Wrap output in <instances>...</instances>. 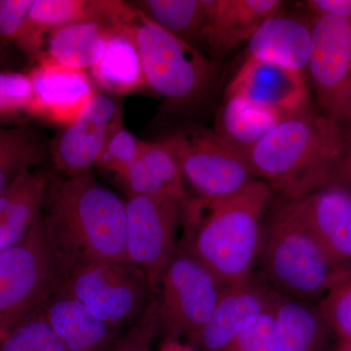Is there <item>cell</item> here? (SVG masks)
Returning <instances> with one entry per match:
<instances>
[{
    "label": "cell",
    "mask_w": 351,
    "mask_h": 351,
    "mask_svg": "<svg viewBox=\"0 0 351 351\" xmlns=\"http://www.w3.org/2000/svg\"><path fill=\"white\" fill-rule=\"evenodd\" d=\"M274 191L256 180L219 199L193 196L182 208L179 246L211 270L223 285L250 278L257 267Z\"/></svg>",
    "instance_id": "1"
},
{
    "label": "cell",
    "mask_w": 351,
    "mask_h": 351,
    "mask_svg": "<svg viewBox=\"0 0 351 351\" xmlns=\"http://www.w3.org/2000/svg\"><path fill=\"white\" fill-rule=\"evenodd\" d=\"M43 223L69 272L100 261H127L126 205L92 173L48 188Z\"/></svg>",
    "instance_id": "2"
},
{
    "label": "cell",
    "mask_w": 351,
    "mask_h": 351,
    "mask_svg": "<svg viewBox=\"0 0 351 351\" xmlns=\"http://www.w3.org/2000/svg\"><path fill=\"white\" fill-rule=\"evenodd\" d=\"M345 126L306 108L279 122L246 152L256 178L283 199H295L331 182Z\"/></svg>",
    "instance_id": "3"
},
{
    "label": "cell",
    "mask_w": 351,
    "mask_h": 351,
    "mask_svg": "<svg viewBox=\"0 0 351 351\" xmlns=\"http://www.w3.org/2000/svg\"><path fill=\"white\" fill-rule=\"evenodd\" d=\"M258 263L261 278L276 293L313 304L351 276V263L321 243L298 199H284L267 214Z\"/></svg>",
    "instance_id": "4"
},
{
    "label": "cell",
    "mask_w": 351,
    "mask_h": 351,
    "mask_svg": "<svg viewBox=\"0 0 351 351\" xmlns=\"http://www.w3.org/2000/svg\"><path fill=\"white\" fill-rule=\"evenodd\" d=\"M69 274L43 219L22 241L0 252V341L41 313Z\"/></svg>",
    "instance_id": "5"
},
{
    "label": "cell",
    "mask_w": 351,
    "mask_h": 351,
    "mask_svg": "<svg viewBox=\"0 0 351 351\" xmlns=\"http://www.w3.org/2000/svg\"><path fill=\"white\" fill-rule=\"evenodd\" d=\"M121 23L135 38L147 85L177 107L204 97L216 75L213 62L132 4Z\"/></svg>",
    "instance_id": "6"
},
{
    "label": "cell",
    "mask_w": 351,
    "mask_h": 351,
    "mask_svg": "<svg viewBox=\"0 0 351 351\" xmlns=\"http://www.w3.org/2000/svg\"><path fill=\"white\" fill-rule=\"evenodd\" d=\"M223 287L211 270L178 245L154 288L157 336L163 341H179L199 331Z\"/></svg>",
    "instance_id": "7"
},
{
    "label": "cell",
    "mask_w": 351,
    "mask_h": 351,
    "mask_svg": "<svg viewBox=\"0 0 351 351\" xmlns=\"http://www.w3.org/2000/svg\"><path fill=\"white\" fill-rule=\"evenodd\" d=\"M165 141L177 157L184 182L197 197H228L258 180L246 154L215 130L189 127L175 132Z\"/></svg>",
    "instance_id": "8"
},
{
    "label": "cell",
    "mask_w": 351,
    "mask_h": 351,
    "mask_svg": "<svg viewBox=\"0 0 351 351\" xmlns=\"http://www.w3.org/2000/svg\"><path fill=\"white\" fill-rule=\"evenodd\" d=\"M64 288L97 317L115 328L142 315L154 297L144 270L128 261H100L69 272Z\"/></svg>",
    "instance_id": "9"
},
{
    "label": "cell",
    "mask_w": 351,
    "mask_h": 351,
    "mask_svg": "<svg viewBox=\"0 0 351 351\" xmlns=\"http://www.w3.org/2000/svg\"><path fill=\"white\" fill-rule=\"evenodd\" d=\"M321 114L351 122V18L314 17L308 66Z\"/></svg>",
    "instance_id": "10"
},
{
    "label": "cell",
    "mask_w": 351,
    "mask_h": 351,
    "mask_svg": "<svg viewBox=\"0 0 351 351\" xmlns=\"http://www.w3.org/2000/svg\"><path fill=\"white\" fill-rule=\"evenodd\" d=\"M184 202L157 195L129 196L125 200L127 261L144 270L154 291L177 250Z\"/></svg>",
    "instance_id": "11"
},
{
    "label": "cell",
    "mask_w": 351,
    "mask_h": 351,
    "mask_svg": "<svg viewBox=\"0 0 351 351\" xmlns=\"http://www.w3.org/2000/svg\"><path fill=\"white\" fill-rule=\"evenodd\" d=\"M276 295L254 274L242 282L225 286L211 317L186 339V345L193 351H223L271 308Z\"/></svg>",
    "instance_id": "12"
},
{
    "label": "cell",
    "mask_w": 351,
    "mask_h": 351,
    "mask_svg": "<svg viewBox=\"0 0 351 351\" xmlns=\"http://www.w3.org/2000/svg\"><path fill=\"white\" fill-rule=\"evenodd\" d=\"M123 119L119 103L107 95L96 94L82 114L50 145L56 167L68 176L91 173L97 165L110 132Z\"/></svg>",
    "instance_id": "13"
},
{
    "label": "cell",
    "mask_w": 351,
    "mask_h": 351,
    "mask_svg": "<svg viewBox=\"0 0 351 351\" xmlns=\"http://www.w3.org/2000/svg\"><path fill=\"white\" fill-rule=\"evenodd\" d=\"M228 96L240 97L283 119L308 108L304 73L247 57L226 88Z\"/></svg>",
    "instance_id": "14"
},
{
    "label": "cell",
    "mask_w": 351,
    "mask_h": 351,
    "mask_svg": "<svg viewBox=\"0 0 351 351\" xmlns=\"http://www.w3.org/2000/svg\"><path fill=\"white\" fill-rule=\"evenodd\" d=\"M29 76L34 98L29 112L64 127L73 123L97 94L86 71L52 62H38Z\"/></svg>",
    "instance_id": "15"
},
{
    "label": "cell",
    "mask_w": 351,
    "mask_h": 351,
    "mask_svg": "<svg viewBox=\"0 0 351 351\" xmlns=\"http://www.w3.org/2000/svg\"><path fill=\"white\" fill-rule=\"evenodd\" d=\"M108 27L99 22L75 23L25 36L19 43L38 62L85 71L103 57Z\"/></svg>",
    "instance_id": "16"
},
{
    "label": "cell",
    "mask_w": 351,
    "mask_h": 351,
    "mask_svg": "<svg viewBox=\"0 0 351 351\" xmlns=\"http://www.w3.org/2000/svg\"><path fill=\"white\" fill-rule=\"evenodd\" d=\"M203 41L216 57H223L248 43L258 27L279 13V0H204Z\"/></svg>",
    "instance_id": "17"
},
{
    "label": "cell",
    "mask_w": 351,
    "mask_h": 351,
    "mask_svg": "<svg viewBox=\"0 0 351 351\" xmlns=\"http://www.w3.org/2000/svg\"><path fill=\"white\" fill-rule=\"evenodd\" d=\"M44 316L66 351H112L120 335L95 316L64 287L43 309Z\"/></svg>",
    "instance_id": "18"
},
{
    "label": "cell",
    "mask_w": 351,
    "mask_h": 351,
    "mask_svg": "<svg viewBox=\"0 0 351 351\" xmlns=\"http://www.w3.org/2000/svg\"><path fill=\"white\" fill-rule=\"evenodd\" d=\"M295 199L321 243L339 260L351 263V191L331 181Z\"/></svg>",
    "instance_id": "19"
},
{
    "label": "cell",
    "mask_w": 351,
    "mask_h": 351,
    "mask_svg": "<svg viewBox=\"0 0 351 351\" xmlns=\"http://www.w3.org/2000/svg\"><path fill=\"white\" fill-rule=\"evenodd\" d=\"M47 176L25 171L0 195V252L19 243L43 219Z\"/></svg>",
    "instance_id": "20"
},
{
    "label": "cell",
    "mask_w": 351,
    "mask_h": 351,
    "mask_svg": "<svg viewBox=\"0 0 351 351\" xmlns=\"http://www.w3.org/2000/svg\"><path fill=\"white\" fill-rule=\"evenodd\" d=\"M129 196H169L188 198L186 182L177 157L165 140L144 142L140 156L117 176Z\"/></svg>",
    "instance_id": "21"
},
{
    "label": "cell",
    "mask_w": 351,
    "mask_h": 351,
    "mask_svg": "<svg viewBox=\"0 0 351 351\" xmlns=\"http://www.w3.org/2000/svg\"><path fill=\"white\" fill-rule=\"evenodd\" d=\"M311 54V23L281 15L263 23L248 41V57L302 71Z\"/></svg>",
    "instance_id": "22"
},
{
    "label": "cell",
    "mask_w": 351,
    "mask_h": 351,
    "mask_svg": "<svg viewBox=\"0 0 351 351\" xmlns=\"http://www.w3.org/2000/svg\"><path fill=\"white\" fill-rule=\"evenodd\" d=\"M272 313L280 351H334L338 346L317 304L277 293Z\"/></svg>",
    "instance_id": "23"
},
{
    "label": "cell",
    "mask_w": 351,
    "mask_h": 351,
    "mask_svg": "<svg viewBox=\"0 0 351 351\" xmlns=\"http://www.w3.org/2000/svg\"><path fill=\"white\" fill-rule=\"evenodd\" d=\"M90 71L95 84L110 94L132 93L147 85L138 46L128 25L119 23L108 27L105 52Z\"/></svg>",
    "instance_id": "24"
},
{
    "label": "cell",
    "mask_w": 351,
    "mask_h": 351,
    "mask_svg": "<svg viewBox=\"0 0 351 351\" xmlns=\"http://www.w3.org/2000/svg\"><path fill=\"white\" fill-rule=\"evenodd\" d=\"M119 8V1L108 0H34L19 40L25 36L75 23L99 22L110 25Z\"/></svg>",
    "instance_id": "25"
},
{
    "label": "cell",
    "mask_w": 351,
    "mask_h": 351,
    "mask_svg": "<svg viewBox=\"0 0 351 351\" xmlns=\"http://www.w3.org/2000/svg\"><path fill=\"white\" fill-rule=\"evenodd\" d=\"M283 119L240 97L226 95L214 130L246 154Z\"/></svg>",
    "instance_id": "26"
},
{
    "label": "cell",
    "mask_w": 351,
    "mask_h": 351,
    "mask_svg": "<svg viewBox=\"0 0 351 351\" xmlns=\"http://www.w3.org/2000/svg\"><path fill=\"white\" fill-rule=\"evenodd\" d=\"M132 5L191 45L203 41L206 21L204 0H144Z\"/></svg>",
    "instance_id": "27"
},
{
    "label": "cell",
    "mask_w": 351,
    "mask_h": 351,
    "mask_svg": "<svg viewBox=\"0 0 351 351\" xmlns=\"http://www.w3.org/2000/svg\"><path fill=\"white\" fill-rule=\"evenodd\" d=\"M47 151L43 138L31 129L0 127V195L18 176L36 168Z\"/></svg>",
    "instance_id": "28"
},
{
    "label": "cell",
    "mask_w": 351,
    "mask_h": 351,
    "mask_svg": "<svg viewBox=\"0 0 351 351\" xmlns=\"http://www.w3.org/2000/svg\"><path fill=\"white\" fill-rule=\"evenodd\" d=\"M0 351H66L45 319L43 311L0 341Z\"/></svg>",
    "instance_id": "29"
},
{
    "label": "cell",
    "mask_w": 351,
    "mask_h": 351,
    "mask_svg": "<svg viewBox=\"0 0 351 351\" xmlns=\"http://www.w3.org/2000/svg\"><path fill=\"white\" fill-rule=\"evenodd\" d=\"M121 119L108 136L97 165L119 176L140 156L143 141L127 130Z\"/></svg>",
    "instance_id": "30"
},
{
    "label": "cell",
    "mask_w": 351,
    "mask_h": 351,
    "mask_svg": "<svg viewBox=\"0 0 351 351\" xmlns=\"http://www.w3.org/2000/svg\"><path fill=\"white\" fill-rule=\"evenodd\" d=\"M339 343H351V276L317 304Z\"/></svg>",
    "instance_id": "31"
},
{
    "label": "cell",
    "mask_w": 351,
    "mask_h": 351,
    "mask_svg": "<svg viewBox=\"0 0 351 351\" xmlns=\"http://www.w3.org/2000/svg\"><path fill=\"white\" fill-rule=\"evenodd\" d=\"M34 88L31 76L17 73H0V115L29 112Z\"/></svg>",
    "instance_id": "32"
},
{
    "label": "cell",
    "mask_w": 351,
    "mask_h": 351,
    "mask_svg": "<svg viewBox=\"0 0 351 351\" xmlns=\"http://www.w3.org/2000/svg\"><path fill=\"white\" fill-rule=\"evenodd\" d=\"M156 336V302L154 297L142 315L120 335L112 351H152Z\"/></svg>",
    "instance_id": "33"
},
{
    "label": "cell",
    "mask_w": 351,
    "mask_h": 351,
    "mask_svg": "<svg viewBox=\"0 0 351 351\" xmlns=\"http://www.w3.org/2000/svg\"><path fill=\"white\" fill-rule=\"evenodd\" d=\"M272 307L254 326L247 330L223 351H280Z\"/></svg>",
    "instance_id": "34"
},
{
    "label": "cell",
    "mask_w": 351,
    "mask_h": 351,
    "mask_svg": "<svg viewBox=\"0 0 351 351\" xmlns=\"http://www.w3.org/2000/svg\"><path fill=\"white\" fill-rule=\"evenodd\" d=\"M34 0H0V38L19 40Z\"/></svg>",
    "instance_id": "35"
},
{
    "label": "cell",
    "mask_w": 351,
    "mask_h": 351,
    "mask_svg": "<svg viewBox=\"0 0 351 351\" xmlns=\"http://www.w3.org/2000/svg\"><path fill=\"white\" fill-rule=\"evenodd\" d=\"M304 6L313 18H351V0H308Z\"/></svg>",
    "instance_id": "36"
},
{
    "label": "cell",
    "mask_w": 351,
    "mask_h": 351,
    "mask_svg": "<svg viewBox=\"0 0 351 351\" xmlns=\"http://www.w3.org/2000/svg\"><path fill=\"white\" fill-rule=\"evenodd\" d=\"M332 181L339 182L351 191V122L345 125L343 149L335 167Z\"/></svg>",
    "instance_id": "37"
},
{
    "label": "cell",
    "mask_w": 351,
    "mask_h": 351,
    "mask_svg": "<svg viewBox=\"0 0 351 351\" xmlns=\"http://www.w3.org/2000/svg\"><path fill=\"white\" fill-rule=\"evenodd\" d=\"M160 351H193L188 345L184 346L179 341H162Z\"/></svg>",
    "instance_id": "38"
},
{
    "label": "cell",
    "mask_w": 351,
    "mask_h": 351,
    "mask_svg": "<svg viewBox=\"0 0 351 351\" xmlns=\"http://www.w3.org/2000/svg\"><path fill=\"white\" fill-rule=\"evenodd\" d=\"M334 351H351V343H339Z\"/></svg>",
    "instance_id": "39"
}]
</instances>
